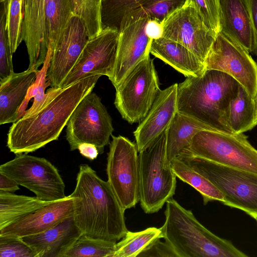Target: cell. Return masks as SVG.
<instances>
[{"instance_id":"40","label":"cell","mask_w":257,"mask_h":257,"mask_svg":"<svg viewBox=\"0 0 257 257\" xmlns=\"http://www.w3.org/2000/svg\"><path fill=\"white\" fill-rule=\"evenodd\" d=\"M146 33L151 39H157L162 37L163 25L159 21L150 19L146 25Z\"/></svg>"},{"instance_id":"3","label":"cell","mask_w":257,"mask_h":257,"mask_svg":"<svg viewBox=\"0 0 257 257\" xmlns=\"http://www.w3.org/2000/svg\"><path fill=\"white\" fill-rule=\"evenodd\" d=\"M239 83L223 72L206 69L197 77L178 83L177 112L211 129L234 134L227 121L230 101L237 94Z\"/></svg>"},{"instance_id":"37","label":"cell","mask_w":257,"mask_h":257,"mask_svg":"<svg viewBox=\"0 0 257 257\" xmlns=\"http://www.w3.org/2000/svg\"><path fill=\"white\" fill-rule=\"evenodd\" d=\"M46 74L43 75L41 81L37 85L33 91L32 96L34 98V102L32 106L25 112L23 115L27 116L37 111L41 108L44 104L47 102L48 99L58 90V88L51 87L46 93H45V89L49 83L46 82Z\"/></svg>"},{"instance_id":"13","label":"cell","mask_w":257,"mask_h":257,"mask_svg":"<svg viewBox=\"0 0 257 257\" xmlns=\"http://www.w3.org/2000/svg\"><path fill=\"white\" fill-rule=\"evenodd\" d=\"M186 0H102V29H110L120 33L140 19L164 20L182 7Z\"/></svg>"},{"instance_id":"33","label":"cell","mask_w":257,"mask_h":257,"mask_svg":"<svg viewBox=\"0 0 257 257\" xmlns=\"http://www.w3.org/2000/svg\"><path fill=\"white\" fill-rule=\"evenodd\" d=\"M3 3L6 13V27L13 54L23 40V0H6Z\"/></svg>"},{"instance_id":"11","label":"cell","mask_w":257,"mask_h":257,"mask_svg":"<svg viewBox=\"0 0 257 257\" xmlns=\"http://www.w3.org/2000/svg\"><path fill=\"white\" fill-rule=\"evenodd\" d=\"M112 137L107 153V181L124 210L140 201L139 160L136 143L121 136Z\"/></svg>"},{"instance_id":"35","label":"cell","mask_w":257,"mask_h":257,"mask_svg":"<svg viewBox=\"0 0 257 257\" xmlns=\"http://www.w3.org/2000/svg\"><path fill=\"white\" fill-rule=\"evenodd\" d=\"M0 256L37 257V254L22 237L0 235Z\"/></svg>"},{"instance_id":"22","label":"cell","mask_w":257,"mask_h":257,"mask_svg":"<svg viewBox=\"0 0 257 257\" xmlns=\"http://www.w3.org/2000/svg\"><path fill=\"white\" fill-rule=\"evenodd\" d=\"M38 71L28 68L0 79V124L16 122L19 109L37 79Z\"/></svg>"},{"instance_id":"17","label":"cell","mask_w":257,"mask_h":257,"mask_svg":"<svg viewBox=\"0 0 257 257\" xmlns=\"http://www.w3.org/2000/svg\"><path fill=\"white\" fill-rule=\"evenodd\" d=\"M50 1L23 0L22 36L29 55V68L38 70L47 59V17Z\"/></svg>"},{"instance_id":"18","label":"cell","mask_w":257,"mask_h":257,"mask_svg":"<svg viewBox=\"0 0 257 257\" xmlns=\"http://www.w3.org/2000/svg\"><path fill=\"white\" fill-rule=\"evenodd\" d=\"M149 19H140L120 33L115 65L109 80L115 87L141 61L150 55L152 39L146 31Z\"/></svg>"},{"instance_id":"9","label":"cell","mask_w":257,"mask_h":257,"mask_svg":"<svg viewBox=\"0 0 257 257\" xmlns=\"http://www.w3.org/2000/svg\"><path fill=\"white\" fill-rule=\"evenodd\" d=\"M112 119L101 98L91 91L78 103L66 124V138L71 151L82 144L95 146L99 154L110 144Z\"/></svg>"},{"instance_id":"10","label":"cell","mask_w":257,"mask_h":257,"mask_svg":"<svg viewBox=\"0 0 257 257\" xmlns=\"http://www.w3.org/2000/svg\"><path fill=\"white\" fill-rule=\"evenodd\" d=\"M0 173L14 180L41 200L56 201L65 198V184L57 169L44 158L27 153L16 154L0 166Z\"/></svg>"},{"instance_id":"23","label":"cell","mask_w":257,"mask_h":257,"mask_svg":"<svg viewBox=\"0 0 257 257\" xmlns=\"http://www.w3.org/2000/svg\"><path fill=\"white\" fill-rule=\"evenodd\" d=\"M220 31L252 53L253 33L244 0H220Z\"/></svg>"},{"instance_id":"5","label":"cell","mask_w":257,"mask_h":257,"mask_svg":"<svg viewBox=\"0 0 257 257\" xmlns=\"http://www.w3.org/2000/svg\"><path fill=\"white\" fill-rule=\"evenodd\" d=\"M167 130L139 152L140 202L147 214L159 211L175 193L177 177L164 166Z\"/></svg>"},{"instance_id":"19","label":"cell","mask_w":257,"mask_h":257,"mask_svg":"<svg viewBox=\"0 0 257 257\" xmlns=\"http://www.w3.org/2000/svg\"><path fill=\"white\" fill-rule=\"evenodd\" d=\"M178 83L161 90L144 119L134 132L139 152L165 131L177 112Z\"/></svg>"},{"instance_id":"29","label":"cell","mask_w":257,"mask_h":257,"mask_svg":"<svg viewBox=\"0 0 257 257\" xmlns=\"http://www.w3.org/2000/svg\"><path fill=\"white\" fill-rule=\"evenodd\" d=\"M163 238L161 228H148L138 232L127 231L116 243L112 257H136L156 240Z\"/></svg>"},{"instance_id":"39","label":"cell","mask_w":257,"mask_h":257,"mask_svg":"<svg viewBox=\"0 0 257 257\" xmlns=\"http://www.w3.org/2000/svg\"><path fill=\"white\" fill-rule=\"evenodd\" d=\"M253 33L254 48L252 53L257 56V0H244Z\"/></svg>"},{"instance_id":"7","label":"cell","mask_w":257,"mask_h":257,"mask_svg":"<svg viewBox=\"0 0 257 257\" xmlns=\"http://www.w3.org/2000/svg\"><path fill=\"white\" fill-rule=\"evenodd\" d=\"M185 152L222 166L257 174V150L243 134L202 130L194 136Z\"/></svg>"},{"instance_id":"14","label":"cell","mask_w":257,"mask_h":257,"mask_svg":"<svg viewBox=\"0 0 257 257\" xmlns=\"http://www.w3.org/2000/svg\"><path fill=\"white\" fill-rule=\"evenodd\" d=\"M119 33L105 29L88 40L61 88L93 75L112 77L115 65Z\"/></svg>"},{"instance_id":"30","label":"cell","mask_w":257,"mask_h":257,"mask_svg":"<svg viewBox=\"0 0 257 257\" xmlns=\"http://www.w3.org/2000/svg\"><path fill=\"white\" fill-rule=\"evenodd\" d=\"M73 15L69 0H50L47 11L48 52L52 54L63 31Z\"/></svg>"},{"instance_id":"34","label":"cell","mask_w":257,"mask_h":257,"mask_svg":"<svg viewBox=\"0 0 257 257\" xmlns=\"http://www.w3.org/2000/svg\"><path fill=\"white\" fill-rule=\"evenodd\" d=\"M185 5L193 7L209 29L220 32V0H186Z\"/></svg>"},{"instance_id":"31","label":"cell","mask_w":257,"mask_h":257,"mask_svg":"<svg viewBox=\"0 0 257 257\" xmlns=\"http://www.w3.org/2000/svg\"><path fill=\"white\" fill-rule=\"evenodd\" d=\"M116 241L95 238L82 234L64 257H112Z\"/></svg>"},{"instance_id":"44","label":"cell","mask_w":257,"mask_h":257,"mask_svg":"<svg viewBox=\"0 0 257 257\" xmlns=\"http://www.w3.org/2000/svg\"><path fill=\"white\" fill-rule=\"evenodd\" d=\"M6 0H1V2L3 3L5 2Z\"/></svg>"},{"instance_id":"6","label":"cell","mask_w":257,"mask_h":257,"mask_svg":"<svg viewBox=\"0 0 257 257\" xmlns=\"http://www.w3.org/2000/svg\"><path fill=\"white\" fill-rule=\"evenodd\" d=\"M179 158L213 183L228 206L257 217V174L222 166L184 152Z\"/></svg>"},{"instance_id":"38","label":"cell","mask_w":257,"mask_h":257,"mask_svg":"<svg viewBox=\"0 0 257 257\" xmlns=\"http://www.w3.org/2000/svg\"><path fill=\"white\" fill-rule=\"evenodd\" d=\"M138 256L178 257V255L167 242H162L159 239L152 243Z\"/></svg>"},{"instance_id":"8","label":"cell","mask_w":257,"mask_h":257,"mask_svg":"<svg viewBox=\"0 0 257 257\" xmlns=\"http://www.w3.org/2000/svg\"><path fill=\"white\" fill-rule=\"evenodd\" d=\"M114 87V104L122 118L131 124L141 122L161 90L154 59L146 57Z\"/></svg>"},{"instance_id":"21","label":"cell","mask_w":257,"mask_h":257,"mask_svg":"<svg viewBox=\"0 0 257 257\" xmlns=\"http://www.w3.org/2000/svg\"><path fill=\"white\" fill-rule=\"evenodd\" d=\"M82 234L71 216L43 232L22 238L35 251L37 257H64Z\"/></svg>"},{"instance_id":"27","label":"cell","mask_w":257,"mask_h":257,"mask_svg":"<svg viewBox=\"0 0 257 257\" xmlns=\"http://www.w3.org/2000/svg\"><path fill=\"white\" fill-rule=\"evenodd\" d=\"M228 125L234 134H243L257 124L255 98L239 84L237 95L229 104L227 111Z\"/></svg>"},{"instance_id":"36","label":"cell","mask_w":257,"mask_h":257,"mask_svg":"<svg viewBox=\"0 0 257 257\" xmlns=\"http://www.w3.org/2000/svg\"><path fill=\"white\" fill-rule=\"evenodd\" d=\"M13 54L6 27L5 8L2 10L0 20V79L6 78L14 73Z\"/></svg>"},{"instance_id":"25","label":"cell","mask_w":257,"mask_h":257,"mask_svg":"<svg viewBox=\"0 0 257 257\" xmlns=\"http://www.w3.org/2000/svg\"><path fill=\"white\" fill-rule=\"evenodd\" d=\"M202 130L214 131L201 122L177 112L167 130L165 167L187 151L194 136Z\"/></svg>"},{"instance_id":"2","label":"cell","mask_w":257,"mask_h":257,"mask_svg":"<svg viewBox=\"0 0 257 257\" xmlns=\"http://www.w3.org/2000/svg\"><path fill=\"white\" fill-rule=\"evenodd\" d=\"M74 199V219L83 234L116 241L127 229L124 210L108 181L87 164L79 166Z\"/></svg>"},{"instance_id":"41","label":"cell","mask_w":257,"mask_h":257,"mask_svg":"<svg viewBox=\"0 0 257 257\" xmlns=\"http://www.w3.org/2000/svg\"><path fill=\"white\" fill-rule=\"evenodd\" d=\"M19 189V185L14 180L0 173V190L14 193Z\"/></svg>"},{"instance_id":"12","label":"cell","mask_w":257,"mask_h":257,"mask_svg":"<svg viewBox=\"0 0 257 257\" xmlns=\"http://www.w3.org/2000/svg\"><path fill=\"white\" fill-rule=\"evenodd\" d=\"M249 53L220 31L206 58L205 69L216 70L229 75L255 98L257 94V64Z\"/></svg>"},{"instance_id":"24","label":"cell","mask_w":257,"mask_h":257,"mask_svg":"<svg viewBox=\"0 0 257 257\" xmlns=\"http://www.w3.org/2000/svg\"><path fill=\"white\" fill-rule=\"evenodd\" d=\"M150 52L186 77L199 76L205 70L204 65L188 48L164 37L152 40Z\"/></svg>"},{"instance_id":"15","label":"cell","mask_w":257,"mask_h":257,"mask_svg":"<svg viewBox=\"0 0 257 257\" xmlns=\"http://www.w3.org/2000/svg\"><path fill=\"white\" fill-rule=\"evenodd\" d=\"M162 25V37L183 45L204 65L217 34L205 25L193 7L184 5L167 18Z\"/></svg>"},{"instance_id":"1","label":"cell","mask_w":257,"mask_h":257,"mask_svg":"<svg viewBox=\"0 0 257 257\" xmlns=\"http://www.w3.org/2000/svg\"><path fill=\"white\" fill-rule=\"evenodd\" d=\"M100 76H91L58 88L37 111L14 122L7 134L10 151L28 154L58 140L75 108L92 91Z\"/></svg>"},{"instance_id":"43","label":"cell","mask_w":257,"mask_h":257,"mask_svg":"<svg viewBox=\"0 0 257 257\" xmlns=\"http://www.w3.org/2000/svg\"><path fill=\"white\" fill-rule=\"evenodd\" d=\"M255 104H256V114H257V94L255 97Z\"/></svg>"},{"instance_id":"45","label":"cell","mask_w":257,"mask_h":257,"mask_svg":"<svg viewBox=\"0 0 257 257\" xmlns=\"http://www.w3.org/2000/svg\"><path fill=\"white\" fill-rule=\"evenodd\" d=\"M255 220L257 222V217L255 219Z\"/></svg>"},{"instance_id":"16","label":"cell","mask_w":257,"mask_h":257,"mask_svg":"<svg viewBox=\"0 0 257 257\" xmlns=\"http://www.w3.org/2000/svg\"><path fill=\"white\" fill-rule=\"evenodd\" d=\"M90 38L83 22L72 15L52 51L46 72V81L51 87L60 88Z\"/></svg>"},{"instance_id":"32","label":"cell","mask_w":257,"mask_h":257,"mask_svg":"<svg viewBox=\"0 0 257 257\" xmlns=\"http://www.w3.org/2000/svg\"><path fill=\"white\" fill-rule=\"evenodd\" d=\"M73 15L79 17L84 23L90 38L102 30L101 22L102 0H69Z\"/></svg>"},{"instance_id":"26","label":"cell","mask_w":257,"mask_h":257,"mask_svg":"<svg viewBox=\"0 0 257 257\" xmlns=\"http://www.w3.org/2000/svg\"><path fill=\"white\" fill-rule=\"evenodd\" d=\"M54 202L0 190V229Z\"/></svg>"},{"instance_id":"28","label":"cell","mask_w":257,"mask_h":257,"mask_svg":"<svg viewBox=\"0 0 257 257\" xmlns=\"http://www.w3.org/2000/svg\"><path fill=\"white\" fill-rule=\"evenodd\" d=\"M171 167L177 177L200 193L204 205L213 201L224 202L222 193L213 183L179 158L177 157L172 161Z\"/></svg>"},{"instance_id":"42","label":"cell","mask_w":257,"mask_h":257,"mask_svg":"<svg viewBox=\"0 0 257 257\" xmlns=\"http://www.w3.org/2000/svg\"><path fill=\"white\" fill-rule=\"evenodd\" d=\"M78 150L83 157L90 160L95 159L99 154L96 147L90 144H82L79 146Z\"/></svg>"},{"instance_id":"4","label":"cell","mask_w":257,"mask_h":257,"mask_svg":"<svg viewBox=\"0 0 257 257\" xmlns=\"http://www.w3.org/2000/svg\"><path fill=\"white\" fill-rule=\"evenodd\" d=\"M163 238L178 257H247L231 241L215 235L195 218L191 210L173 198L166 203Z\"/></svg>"},{"instance_id":"20","label":"cell","mask_w":257,"mask_h":257,"mask_svg":"<svg viewBox=\"0 0 257 257\" xmlns=\"http://www.w3.org/2000/svg\"><path fill=\"white\" fill-rule=\"evenodd\" d=\"M74 199L70 195L42 207L0 229V235L23 237L43 232L74 215Z\"/></svg>"}]
</instances>
